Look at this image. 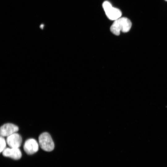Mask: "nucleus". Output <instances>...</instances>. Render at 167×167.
<instances>
[{"label": "nucleus", "instance_id": "obj_1", "mask_svg": "<svg viewBox=\"0 0 167 167\" xmlns=\"http://www.w3.org/2000/svg\"><path fill=\"white\" fill-rule=\"evenodd\" d=\"M131 26V22L129 19L126 17H120L114 20L110 27V30L113 34L118 36L121 31L124 32H128Z\"/></svg>", "mask_w": 167, "mask_h": 167}, {"label": "nucleus", "instance_id": "obj_2", "mask_svg": "<svg viewBox=\"0 0 167 167\" xmlns=\"http://www.w3.org/2000/svg\"><path fill=\"white\" fill-rule=\"evenodd\" d=\"M39 145L43 150L50 152L53 150L54 143L50 134L47 132L41 134L38 138Z\"/></svg>", "mask_w": 167, "mask_h": 167}, {"label": "nucleus", "instance_id": "obj_3", "mask_svg": "<svg viewBox=\"0 0 167 167\" xmlns=\"http://www.w3.org/2000/svg\"><path fill=\"white\" fill-rule=\"evenodd\" d=\"M39 144L33 139H27L24 145V151L28 155H32L36 153L38 150Z\"/></svg>", "mask_w": 167, "mask_h": 167}, {"label": "nucleus", "instance_id": "obj_4", "mask_svg": "<svg viewBox=\"0 0 167 167\" xmlns=\"http://www.w3.org/2000/svg\"><path fill=\"white\" fill-rule=\"evenodd\" d=\"M18 130V126L15 124L11 123L5 124L0 127L1 136L7 137L16 133Z\"/></svg>", "mask_w": 167, "mask_h": 167}, {"label": "nucleus", "instance_id": "obj_5", "mask_svg": "<svg viewBox=\"0 0 167 167\" xmlns=\"http://www.w3.org/2000/svg\"><path fill=\"white\" fill-rule=\"evenodd\" d=\"M3 155L10 157L15 160L20 159L22 156V153L19 148H6L2 152Z\"/></svg>", "mask_w": 167, "mask_h": 167}, {"label": "nucleus", "instance_id": "obj_6", "mask_svg": "<svg viewBox=\"0 0 167 167\" xmlns=\"http://www.w3.org/2000/svg\"><path fill=\"white\" fill-rule=\"evenodd\" d=\"M6 142L10 147L19 148L21 144L22 138L19 134L15 133L7 137Z\"/></svg>", "mask_w": 167, "mask_h": 167}, {"label": "nucleus", "instance_id": "obj_7", "mask_svg": "<svg viewBox=\"0 0 167 167\" xmlns=\"http://www.w3.org/2000/svg\"><path fill=\"white\" fill-rule=\"evenodd\" d=\"M107 17L111 20H115L120 18L122 12L118 9L111 6L105 11Z\"/></svg>", "mask_w": 167, "mask_h": 167}, {"label": "nucleus", "instance_id": "obj_8", "mask_svg": "<svg viewBox=\"0 0 167 167\" xmlns=\"http://www.w3.org/2000/svg\"><path fill=\"white\" fill-rule=\"evenodd\" d=\"M0 152H1L6 148V141L3 137L1 136L0 138Z\"/></svg>", "mask_w": 167, "mask_h": 167}, {"label": "nucleus", "instance_id": "obj_9", "mask_svg": "<svg viewBox=\"0 0 167 167\" xmlns=\"http://www.w3.org/2000/svg\"><path fill=\"white\" fill-rule=\"evenodd\" d=\"M102 6L104 11L112 6L111 3L108 1L104 2Z\"/></svg>", "mask_w": 167, "mask_h": 167}, {"label": "nucleus", "instance_id": "obj_10", "mask_svg": "<svg viewBox=\"0 0 167 167\" xmlns=\"http://www.w3.org/2000/svg\"><path fill=\"white\" fill-rule=\"evenodd\" d=\"M43 27V25H41V28H42Z\"/></svg>", "mask_w": 167, "mask_h": 167}, {"label": "nucleus", "instance_id": "obj_11", "mask_svg": "<svg viewBox=\"0 0 167 167\" xmlns=\"http://www.w3.org/2000/svg\"><path fill=\"white\" fill-rule=\"evenodd\" d=\"M165 1H167V0H165Z\"/></svg>", "mask_w": 167, "mask_h": 167}]
</instances>
